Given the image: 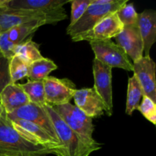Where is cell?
Listing matches in <instances>:
<instances>
[{
    "instance_id": "cell-1",
    "label": "cell",
    "mask_w": 156,
    "mask_h": 156,
    "mask_svg": "<svg viewBox=\"0 0 156 156\" xmlns=\"http://www.w3.org/2000/svg\"><path fill=\"white\" fill-rule=\"evenodd\" d=\"M64 8L54 11H32L0 8V32L35 21H47L48 24H54L66 19Z\"/></svg>"
},
{
    "instance_id": "cell-2",
    "label": "cell",
    "mask_w": 156,
    "mask_h": 156,
    "mask_svg": "<svg viewBox=\"0 0 156 156\" xmlns=\"http://www.w3.org/2000/svg\"><path fill=\"white\" fill-rule=\"evenodd\" d=\"M128 0H92L85 13L72 27L66 28V33L74 39L89 31L108 15L116 12Z\"/></svg>"
},
{
    "instance_id": "cell-3",
    "label": "cell",
    "mask_w": 156,
    "mask_h": 156,
    "mask_svg": "<svg viewBox=\"0 0 156 156\" xmlns=\"http://www.w3.org/2000/svg\"><path fill=\"white\" fill-rule=\"evenodd\" d=\"M0 153L28 154L45 156L54 155L44 146L34 144L24 139L7 118L0 117Z\"/></svg>"
},
{
    "instance_id": "cell-4",
    "label": "cell",
    "mask_w": 156,
    "mask_h": 156,
    "mask_svg": "<svg viewBox=\"0 0 156 156\" xmlns=\"http://www.w3.org/2000/svg\"><path fill=\"white\" fill-rule=\"evenodd\" d=\"M44 107L62 145V156H89L92 152L99 150L97 148L85 144L82 138L67 126L53 107L47 104Z\"/></svg>"
},
{
    "instance_id": "cell-5",
    "label": "cell",
    "mask_w": 156,
    "mask_h": 156,
    "mask_svg": "<svg viewBox=\"0 0 156 156\" xmlns=\"http://www.w3.org/2000/svg\"><path fill=\"white\" fill-rule=\"evenodd\" d=\"M53 108L67 126L82 138L85 144L98 149H101L102 145L95 141L92 136L94 130L92 119L85 115L76 105L70 103L53 106Z\"/></svg>"
},
{
    "instance_id": "cell-6",
    "label": "cell",
    "mask_w": 156,
    "mask_h": 156,
    "mask_svg": "<svg viewBox=\"0 0 156 156\" xmlns=\"http://www.w3.org/2000/svg\"><path fill=\"white\" fill-rule=\"evenodd\" d=\"M90 46L94 53V59L111 68L123 69L132 72L133 63L124 50L111 40L90 41Z\"/></svg>"
},
{
    "instance_id": "cell-7",
    "label": "cell",
    "mask_w": 156,
    "mask_h": 156,
    "mask_svg": "<svg viewBox=\"0 0 156 156\" xmlns=\"http://www.w3.org/2000/svg\"><path fill=\"white\" fill-rule=\"evenodd\" d=\"M15 130L24 139L34 144L44 146L53 152L56 156H62V150L60 144L55 141L41 126L35 123L21 119L9 120Z\"/></svg>"
},
{
    "instance_id": "cell-8",
    "label": "cell",
    "mask_w": 156,
    "mask_h": 156,
    "mask_svg": "<svg viewBox=\"0 0 156 156\" xmlns=\"http://www.w3.org/2000/svg\"><path fill=\"white\" fill-rule=\"evenodd\" d=\"M48 24L47 21H35L20 24L0 34V53L9 59L14 56V49L34 33L41 26Z\"/></svg>"
},
{
    "instance_id": "cell-9",
    "label": "cell",
    "mask_w": 156,
    "mask_h": 156,
    "mask_svg": "<svg viewBox=\"0 0 156 156\" xmlns=\"http://www.w3.org/2000/svg\"><path fill=\"white\" fill-rule=\"evenodd\" d=\"M43 83L46 104L52 107L70 103L77 90L76 85L68 79L48 76Z\"/></svg>"
},
{
    "instance_id": "cell-10",
    "label": "cell",
    "mask_w": 156,
    "mask_h": 156,
    "mask_svg": "<svg viewBox=\"0 0 156 156\" xmlns=\"http://www.w3.org/2000/svg\"><path fill=\"white\" fill-rule=\"evenodd\" d=\"M6 117L9 120H14V119H21V120L35 123L47 131V133L55 141L61 145L60 141L56 135L53 123L44 106H38L34 104L28 103L24 106L15 110L14 112L6 114Z\"/></svg>"
},
{
    "instance_id": "cell-11",
    "label": "cell",
    "mask_w": 156,
    "mask_h": 156,
    "mask_svg": "<svg viewBox=\"0 0 156 156\" xmlns=\"http://www.w3.org/2000/svg\"><path fill=\"white\" fill-rule=\"evenodd\" d=\"M93 76L94 85L93 88L101 98L106 108L107 115L113 114V91H112V68L102 63L96 59L93 61Z\"/></svg>"
},
{
    "instance_id": "cell-12",
    "label": "cell",
    "mask_w": 156,
    "mask_h": 156,
    "mask_svg": "<svg viewBox=\"0 0 156 156\" xmlns=\"http://www.w3.org/2000/svg\"><path fill=\"white\" fill-rule=\"evenodd\" d=\"M133 76L146 96L156 104L155 62L150 56H143L133 63Z\"/></svg>"
},
{
    "instance_id": "cell-13",
    "label": "cell",
    "mask_w": 156,
    "mask_h": 156,
    "mask_svg": "<svg viewBox=\"0 0 156 156\" xmlns=\"http://www.w3.org/2000/svg\"><path fill=\"white\" fill-rule=\"evenodd\" d=\"M123 25L119 20L116 12L104 18L89 31L76 37L72 41L73 42L86 41H99L111 40L115 37L122 31Z\"/></svg>"
},
{
    "instance_id": "cell-14",
    "label": "cell",
    "mask_w": 156,
    "mask_h": 156,
    "mask_svg": "<svg viewBox=\"0 0 156 156\" xmlns=\"http://www.w3.org/2000/svg\"><path fill=\"white\" fill-rule=\"evenodd\" d=\"M73 99L75 105L91 119L101 117L106 111L103 100L94 88L77 89Z\"/></svg>"
},
{
    "instance_id": "cell-15",
    "label": "cell",
    "mask_w": 156,
    "mask_h": 156,
    "mask_svg": "<svg viewBox=\"0 0 156 156\" xmlns=\"http://www.w3.org/2000/svg\"><path fill=\"white\" fill-rule=\"evenodd\" d=\"M117 44L128 56L136 62L143 56V43L137 24L123 26L122 31L115 37Z\"/></svg>"
},
{
    "instance_id": "cell-16",
    "label": "cell",
    "mask_w": 156,
    "mask_h": 156,
    "mask_svg": "<svg viewBox=\"0 0 156 156\" xmlns=\"http://www.w3.org/2000/svg\"><path fill=\"white\" fill-rule=\"evenodd\" d=\"M137 26L143 43V56H150V50L156 41V12L146 9L138 14Z\"/></svg>"
},
{
    "instance_id": "cell-17",
    "label": "cell",
    "mask_w": 156,
    "mask_h": 156,
    "mask_svg": "<svg viewBox=\"0 0 156 156\" xmlns=\"http://www.w3.org/2000/svg\"><path fill=\"white\" fill-rule=\"evenodd\" d=\"M29 103V100L20 84L10 83L0 93V105L6 114Z\"/></svg>"
},
{
    "instance_id": "cell-18",
    "label": "cell",
    "mask_w": 156,
    "mask_h": 156,
    "mask_svg": "<svg viewBox=\"0 0 156 156\" xmlns=\"http://www.w3.org/2000/svg\"><path fill=\"white\" fill-rule=\"evenodd\" d=\"M71 2L66 0H5L4 8L32 11H54Z\"/></svg>"
},
{
    "instance_id": "cell-19",
    "label": "cell",
    "mask_w": 156,
    "mask_h": 156,
    "mask_svg": "<svg viewBox=\"0 0 156 156\" xmlns=\"http://www.w3.org/2000/svg\"><path fill=\"white\" fill-rule=\"evenodd\" d=\"M57 69V66L52 59L42 58L29 64L27 77L29 81H44L49 74Z\"/></svg>"
},
{
    "instance_id": "cell-20",
    "label": "cell",
    "mask_w": 156,
    "mask_h": 156,
    "mask_svg": "<svg viewBox=\"0 0 156 156\" xmlns=\"http://www.w3.org/2000/svg\"><path fill=\"white\" fill-rule=\"evenodd\" d=\"M40 46L34 42L31 37L25 40L14 49V55H17L26 63H32L34 61L44 58L39 50Z\"/></svg>"
},
{
    "instance_id": "cell-21",
    "label": "cell",
    "mask_w": 156,
    "mask_h": 156,
    "mask_svg": "<svg viewBox=\"0 0 156 156\" xmlns=\"http://www.w3.org/2000/svg\"><path fill=\"white\" fill-rule=\"evenodd\" d=\"M143 96V90L135 76L129 78L127 88V98L126 104V114L132 116L134 111L138 109L140 101Z\"/></svg>"
},
{
    "instance_id": "cell-22",
    "label": "cell",
    "mask_w": 156,
    "mask_h": 156,
    "mask_svg": "<svg viewBox=\"0 0 156 156\" xmlns=\"http://www.w3.org/2000/svg\"><path fill=\"white\" fill-rule=\"evenodd\" d=\"M21 88L24 90L29 100V103L44 106L46 105L45 93L43 81H27L25 84H22Z\"/></svg>"
},
{
    "instance_id": "cell-23",
    "label": "cell",
    "mask_w": 156,
    "mask_h": 156,
    "mask_svg": "<svg viewBox=\"0 0 156 156\" xmlns=\"http://www.w3.org/2000/svg\"><path fill=\"white\" fill-rule=\"evenodd\" d=\"M28 66L17 55L10 58L9 59V73L11 83H16L18 81L27 77Z\"/></svg>"
},
{
    "instance_id": "cell-24",
    "label": "cell",
    "mask_w": 156,
    "mask_h": 156,
    "mask_svg": "<svg viewBox=\"0 0 156 156\" xmlns=\"http://www.w3.org/2000/svg\"><path fill=\"white\" fill-rule=\"evenodd\" d=\"M117 17L123 26L137 24L138 13L136 11L133 3H126L116 12Z\"/></svg>"
},
{
    "instance_id": "cell-25",
    "label": "cell",
    "mask_w": 156,
    "mask_h": 156,
    "mask_svg": "<svg viewBox=\"0 0 156 156\" xmlns=\"http://www.w3.org/2000/svg\"><path fill=\"white\" fill-rule=\"evenodd\" d=\"M92 0H73L71 1V18L68 27H72L82 16Z\"/></svg>"
},
{
    "instance_id": "cell-26",
    "label": "cell",
    "mask_w": 156,
    "mask_h": 156,
    "mask_svg": "<svg viewBox=\"0 0 156 156\" xmlns=\"http://www.w3.org/2000/svg\"><path fill=\"white\" fill-rule=\"evenodd\" d=\"M137 110L152 124H156V104L155 102L146 96H143V101Z\"/></svg>"
},
{
    "instance_id": "cell-27",
    "label": "cell",
    "mask_w": 156,
    "mask_h": 156,
    "mask_svg": "<svg viewBox=\"0 0 156 156\" xmlns=\"http://www.w3.org/2000/svg\"><path fill=\"white\" fill-rule=\"evenodd\" d=\"M11 83L9 73V59L0 53V93Z\"/></svg>"
},
{
    "instance_id": "cell-28",
    "label": "cell",
    "mask_w": 156,
    "mask_h": 156,
    "mask_svg": "<svg viewBox=\"0 0 156 156\" xmlns=\"http://www.w3.org/2000/svg\"><path fill=\"white\" fill-rule=\"evenodd\" d=\"M0 156H41L37 155H28V154H11V153H0Z\"/></svg>"
},
{
    "instance_id": "cell-29",
    "label": "cell",
    "mask_w": 156,
    "mask_h": 156,
    "mask_svg": "<svg viewBox=\"0 0 156 156\" xmlns=\"http://www.w3.org/2000/svg\"><path fill=\"white\" fill-rule=\"evenodd\" d=\"M0 117H1V118H7V117H6V113L5 112L4 109H3V108L2 107L1 105H0Z\"/></svg>"
},
{
    "instance_id": "cell-30",
    "label": "cell",
    "mask_w": 156,
    "mask_h": 156,
    "mask_svg": "<svg viewBox=\"0 0 156 156\" xmlns=\"http://www.w3.org/2000/svg\"><path fill=\"white\" fill-rule=\"evenodd\" d=\"M0 34H1V32H0Z\"/></svg>"
}]
</instances>
